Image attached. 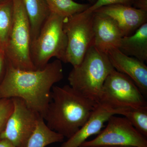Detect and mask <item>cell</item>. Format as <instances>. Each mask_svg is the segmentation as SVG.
<instances>
[{"instance_id":"1","label":"cell","mask_w":147,"mask_h":147,"mask_svg":"<svg viewBox=\"0 0 147 147\" xmlns=\"http://www.w3.org/2000/svg\"><path fill=\"white\" fill-rule=\"evenodd\" d=\"M63 77L62 62L57 59L43 68L32 70L18 69L7 62L0 84V99L21 98L43 119L51 101L52 88Z\"/></svg>"},{"instance_id":"2","label":"cell","mask_w":147,"mask_h":147,"mask_svg":"<svg viewBox=\"0 0 147 147\" xmlns=\"http://www.w3.org/2000/svg\"><path fill=\"white\" fill-rule=\"evenodd\" d=\"M98 104L69 85L54 86L43 119L49 128L69 139L88 119Z\"/></svg>"},{"instance_id":"3","label":"cell","mask_w":147,"mask_h":147,"mask_svg":"<svg viewBox=\"0 0 147 147\" xmlns=\"http://www.w3.org/2000/svg\"><path fill=\"white\" fill-rule=\"evenodd\" d=\"M114 69L107 54L93 45L82 63L69 74V85L84 97L98 103L104 82Z\"/></svg>"},{"instance_id":"4","label":"cell","mask_w":147,"mask_h":147,"mask_svg":"<svg viewBox=\"0 0 147 147\" xmlns=\"http://www.w3.org/2000/svg\"><path fill=\"white\" fill-rule=\"evenodd\" d=\"M65 18L50 13L38 36L31 42V57L36 69L45 67L53 57L65 63L67 43L63 29Z\"/></svg>"},{"instance_id":"5","label":"cell","mask_w":147,"mask_h":147,"mask_svg":"<svg viewBox=\"0 0 147 147\" xmlns=\"http://www.w3.org/2000/svg\"><path fill=\"white\" fill-rule=\"evenodd\" d=\"M13 18L4 53L7 63L23 70L36 69L31 57L30 27L23 0H12Z\"/></svg>"},{"instance_id":"6","label":"cell","mask_w":147,"mask_h":147,"mask_svg":"<svg viewBox=\"0 0 147 147\" xmlns=\"http://www.w3.org/2000/svg\"><path fill=\"white\" fill-rule=\"evenodd\" d=\"M94 12L84 11L65 18L63 29L67 38L65 63L73 67L82 63L87 51L94 45Z\"/></svg>"},{"instance_id":"7","label":"cell","mask_w":147,"mask_h":147,"mask_svg":"<svg viewBox=\"0 0 147 147\" xmlns=\"http://www.w3.org/2000/svg\"><path fill=\"white\" fill-rule=\"evenodd\" d=\"M99 103L119 110V113L122 108L147 106L136 84L128 76L115 69L104 82Z\"/></svg>"},{"instance_id":"8","label":"cell","mask_w":147,"mask_h":147,"mask_svg":"<svg viewBox=\"0 0 147 147\" xmlns=\"http://www.w3.org/2000/svg\"><path fill=\"white\" fill-rule=\"evenodd\" d=\"M106 127L90 141H86L80 147L130 146L147 147L146 137L137 131L125 117L111 116Z\"/></svg>"},{"instance_id":"9","label":"cell","mask_w":147,"mask_h":147,"mask_svg":"<svg viewBox=\"0 0 147 147\" xmlns=\"http://www.w3.org/2000/svg\"><path fill=\"white\" fill-rule=\"evenodd\" d=\"M13 108L0 139H6L16 147H25L36 127L40 115L29 108L23 99L11 98Z\"/></svg>"},{"instance_id":"10","label":"cell","mask_w":147,"mask_h":147,"mask_svg":"<svg viewBox=\"0 0 147 147\" xmlns=\"http://www.w3.org/2000/svg\"><path fill=\"white\" fill-rule=\"evenodd\" d=\"M100 12L114 19L123 37L133 34L142 25L147 23V10L124 5L102 7L94 12Z\"/></svg>"},{"instance_id":"11","label":"cell","mask_w":147,"mask_h":147,"mask_svg":"<svg viewBox=\"0 0 147 147\" xmlns=\"http://www.w3.org/2000/svg\"><path fill=\"white\" fill-rule=\"evenodd\" d=\"M93 12L94 46L106 54L111 49H118L123 35L117 24L110 16Z\"/></svg>"},{"instance_id":"12","label":"cell","mask_w":147,"mask_h":147,"mask_svg":"<svg viewBox=\"0 0 147 147\" xmlns=\"http://www.w3.org/2000/svg\"><path fill=\"white\" fill-rule=\"evenodd\" d=\"M107 55L115 70L128 76L143 94H147V66L144 63L125 55L118 48L109 50Z\"/></svg>"},{"instance_id":"13","label":"cell","mask_w":147,"mask_h":147,"mask_svg":"<svg viewBox=\"0 0 147 147\" xmlns=\"http://www.w3.org/2000/svg\"><path fill=\"white\" fill-rule=\"evenodd\" d=\"M118 110L98 103L84 125L60 147H80L89 137L99 134L110 117L118 115Z\"/></svg>"},{"instance_id":"14","label":"cell","mask_w":147,"mask_h":147,"mask_svg":"<svg viewBox=\"0 0 147 147\" xmlns=\"http://www.w3.org/2000/svg\"><path fill=\"white\" fill-rule=\"evenodd\" d=\"M118 49L125 55L141 61L147 60V22L133 34L123 37Z\"/></svg>"},{"instance_id":"15","label":"cell","mask_w":147,"mask_h":147,"mask_svg":"<svg viewBox=\"0 0 147 147\" xmlns=\"http://www.w3.org/2000/svg\"><path fill=\"white\" fill-rule=\"evenodd\" d=\"M23 1L30 22L32 42L38 36L50 11L45 0Z\"/></svg>"},{"instance_id":"16","label":"cell","mask_w":147,"mask_h":147,"mask_svg":"<svg viewBox=\"0 0 147 147\" xmlns=\"http://www.w3.org/2000/svg\"><path fill=\"white\" fill-rule=\"evenodd\" d=\"M65 137L47 127L40 116L36 127L25 147H45L54 143L63 142Z\"/></svg>"},{"instance_id":"17","label":"cell","mask_w":147,"mask_h":147,"mask_svg":"<svg viewBox=\"0 0 147 147\" xmlns=\"http://www.w3.org/2000/svg\"><path fill=\"white\" fill-rule=\"evenodd\" d=\"M50 13L68 18L76 13L85 11L90 7L89 4H82L73 0H45Z\"/></svg>"},{"instance_id":"18","label":"cell","mask_w":147,"mask_h":147,"mask_svg":"<svg viewBox=\"0 0 147 147\" xmlns=\"http://www.w3.org/2000/svg\"><path fill=\"white\" fill-rule=\"evenodd\" d=\"M13 18L12 0L0 1V48L4 52Z\"/></svg>"},{"instance_id":"19","label":"cell","mask_w":147,"mask_h":147,"mask_svg":"<svg viewBox=\"0 0 147 147\" xmlns=\"http://www.w3.org/2000/svg\"><path fill=\"white\" fill-rule=\"evenodd\" d=\"M119 115L124 116L137 131L147 138V106L122 108Z\"/></svg>"},{"instance_id":"20","label":"cell","mask_w":147,"mask_h":147,"mask_svg":"<svg viewBox=\"0 0 147 147\" xmlns=\"http://www.w3.org/2000/svg\"><path fill=\"white\" fill-rule=\"evenodd\" d=\"M13 108L11 98L0 99V135Z\"/></svg>"},{"instance_id":"21","label":"cell","mask_w":147,"mask_h":147,"mask_svg":"<svg viewBox=\"0 0 147 147\" xmlns=\"http://www.w3.org/2000/svg\"><path fill=\"white\" fill-rule=\"evenodd\" d=\"M133 4H134V0H96L95 3L90 6L85 11L93 12L98 9L106 6L117 4L131 6Z\"/></svg>"},{"instance_id":"22","label":"cell","mask_w":147,"mask_h":147,"mask_svg":"<svg viewBox=\"0 0 147 147\" xmlns=\"http://www.w3.org/2000/svg\"><path fill=\"white\" fill-rule=\"evenodd\" d=\"M7 66V61L3 52L0 53V84L5 75Z\"/></svg>"},{"instance_id":"23","label":"cell","mask_w":147,"mask_h":147,"mask_svg":"<svg viewBox=\"0 0 147 147\" xmlns=\"http://www.w3.org/2000/svg\"><path fill=\"white\" fill-rule=\"evenodd\" d=\"M134 4L139 7V8L147 10V0H134Z\"/></svg>"},{"instance_id":"24","label":"cell","mask_w":147,"mask_h":147,"mask_svg":"<svg viewBox=\"0 0 147 147\" xmlns=\"http://www.w3.org/2000/svg\"><path fill=\"white\" fill-rule=\"evenodd\" d=\"M0 147H16L6 139H0Z\"/></svg>"},{"instance_id":"25","label":"cell","mask_w":147,"mask_h":147,"mask_svg":"<svg viewBox=\"0 0 147 147\" xmlns=\"http://www.w3.org/2000/svg\"><path fill=\"white\" fill-rule=\"evenodd\" d=\"M99 147H137L134 146H101Z\"/></svg>"},{"instance_id":"26","label":"cell","mask_w":147,"mask_h":147,"mask_svg":"<svg viewBox=\"0 0 147 147\" xmlns=\"http://www.w3.org/2000/svg\"><path fill=\"white\" fill-rule=\"evenodd\" d=\"M88 1L89 2H90L91 3H92L93 4L94 3L96 2V0H88Z\"/></svg>"},{"instance_id":"27","label":"cell","mask_w":147,"mask_h":147,"mask_svg":"<svg viewBox=\"0 0 147 147\" xmlns=\"http://www.w3.org/2000/svg\"><path fill=\"white\" fill-rule=\"evenodd\" d=\"M1 52H3L2 51V50H1V48H0V53H1Z\"/></svg>"},{"instance_id":"28","label":"cell","mask_w":147,"mask_h":147,"mask_svg":"<svg viewBox=\"0 0 147 147\" xmlns=\"http://www.w3.org/2000/svg\"><path fill=\"white\" fill-rule=\"evenodd\" d=\"M3 1V0H0V1Z\"/></svg>"}]
</instances>
